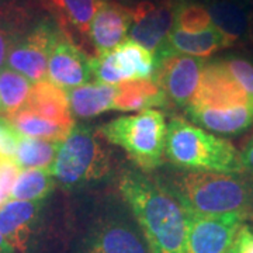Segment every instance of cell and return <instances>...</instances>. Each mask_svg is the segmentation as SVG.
Returning <instances> with one entry per match:
<instances>
[{"label":"cell","instance_id":"obj_1","mask_svg":"<svg viewBox=\"0 0 253 253\" xmlns=\"http://www.w3.org/2000/svg\"><path fill=\"white\" fill-rule=\"evenodd\" d=\"M120 191L132 208L151 253H184L191 212L173 190L138 173H126Z\"/></svg>","mask_w":253,"mask_h":253},{"label":"cell","instance_id":"obj_2","mask_svg":"<svg viewBox=\"0 0 253 253\" xmlns=\"http://www.w3.org/2000/svg\"><path fill=\"white\" fill-rule=\"evenodd\" d=\"M165 154L172 163L194 172H245L241 152L234 145L186 118L174 117L168 124Z\"/></svg>","mask_w":253,"mask_h":253},{"label":"cell","instance_id":"obj_3","mask_svg":"<svg viewBox=\"0 0 253 253\" xmlns=\"http://www.w3.org/2000/svg\"><path fill=\"white\" fill-rule=\"evenodd\" d=\"M194 215L238 214L246 218L253 208V186L235 174L189 172L173 190Z\"/></svg>","mask_w":253,"mask_h":253},{"label":"cell","instance_id":"obj_4","mask_svg":"<svg viewBox=\"0 0 253 253\" xmlns=\"http://www.w3.org/2000/svg\"><path fill=\"white\" fill-rule=\"evenodd\" d=\"M166 131L165 116L159 110L151 109L111 120L100 126L99 134L124 149L136 166L152 170L163 162Z\"/></svg>","mask_w":253,"mask_h":253},{"label":"cell","instance_id":"obj_5","mask_svg":"<svg viewBox=\"0 0 253 253\" xmlns=\"http://www.w3.org/2000/svg\"><path fill=\"white\" fill-rule=\"evenodd\" d=\"M49 170L63 186L75 187L103 177L109 170V158L91 128L73 126L58 145Z\"/></svg>","mask_w":253,"mask_h":253},{"label":"cell","instance_id":"obj_6","mask_svg":"<svg viewBox=\"0 0 253 253\" xmlns=\"http://www.w3.org/2000/svg\"><path fill=\"white\" fill-rule=\"evenodd\" d=\"M154 56L156 61L155 82L161 86L166 99L186 109L197 93L206 62L203 58L176 52Z\"/></svg>","mask_w":253,"mask_h":253},{"label":"cell","instance_id":"obj_7","mask_svg":"<svg viewBox=\"0 0 253 253\" xmlns=\"http://www.w3.org/2000/svg\"><path fill=\"white\" fill-rule=\"evenodd\" d=\"M59 33V26L45 20L20 37L7 55L10 69L21 73L33 83L46 79L48 59Z\"/></svg>","mask_w":253,"mask_h":253},{"label":"cell","instance_id":"obj_8","mask_svg":"<svg viewBox=\"0 0 253 253\" xmlns=\"http://www.w3.org/2000/svg\"><path fill=\"white\" fill-rule=\"evenodd\" d=\"M177 3L176 0H144L129 7V40L155 54L174 27Z\"/></svg>","mask_w":253,"mask_h":253},{"label":"cell","instance_id":"obj_9","mask_svg":"<svg viewBox=\"0 0 253 253\" xmlns=\"http://www.w3.org/2000/svg\"><path fill=\"white\" fill-rule=\"evenodd\" d=\"M248 104L253 106L246 91L229 73L222 61L215 59L206 62L197 93L189 106L207 109H232Z\"/></svg>","mask_w":253,"mask_h":253},{"label":"cell","instance_id":"obj_10","mask_svg":"<svg viewBox=\"0 0 253 253\" xmlns=\"http://www.w3.org/2000/svg\"><path fill=\"white\" fill-rule=\"evenodd\" d=\"M245 217L238 214L190 217L184 253H224L234 244Z\"/></svg>","mask_w":253,"mask_h":253},{"label":"cell","instance_id":"obj_11","mask_svg":"<svg viewBox=\"0 0 253 253\" xmlns=\"http://www.w3.org/2000/svg\"><path fill=\"white\" fill-rule=\"evenodd\" d=\"M90 78V58L61 30L48 59L46 79L63 90H71Z\"/></svg>","mask_w":253,"mask_h":253},{"label":"cell","instance_id":"obj_12","mask_svg":"<svg viewBox=\"0 0 253 253\" xmlns=\"http://www.w3.org/2000/svg\"><path fill=\"white\" fill-rule=\"evenodd\" d=\"M129 23V7L114 1L100 0L87 33V38L90 40L97 55L113 51L126 40Z\"/></svg>","mask_w":253,"mask_h":253},{"label":"cell","instance_id":"obj_13","mask_svg":"<svg viewBox=\"0 0 253 253\" xmlns=\"http://www.w3.org/2000/svg\"><path fill=\"white\" fill-rule=\"evenodd\" d=\"M40 201L10 200L0 207V235L11 252L26 253L38 215Z\"/></svg>","mask_w":253,"mask_h":253},{"label":"cell","instance_id":"obj_14","mask_svg":"<svg viewBox=\"0 0 253 253\" xmlns=\"http://www.w3.org/2000/svg\"><path fill=\"white\" fill-rule=\"evenodd\" d=\"M186 114L191 123L222 135H238L253 126V106H239L232 109L186 107Z\"/></svg>","mask_w":253,"mask_h":253},{"label":"cell","instance_id":"obj_15","mask_svg":"<svg viewBox=\"0 0 253 253\" xmlns=\"http://www.w3.org/2000/svg\"><path fill=\"white\" fill-rule=\"evenodd\" d=\"M26 106L45 120L69 128L73 126V116L66 90L58 87L48 79L33 83Z\"/></svg>","mask_w":253,"mask_h":253},{"label":"cell","instance_id":"obj_16","mask_svg":"<svg viewBox=\"0 0 253 253\" xmlns=\"http://www.w3.org/2000/svg\"><path fill=\"white\" fill-rule=\"evenodd\" d=\"M118 86L106 83H84L75 89L66 90L72 116L91 118L113 110L117 97Z\"/></svg>","mask_w":253,"mask_h":253},{"label":"cell","instance_id":"obj_17","mask_svg":"<svg viewBox=\"0 0 253 253\" xmlns=\"http://www.w3.org/2000/svg\"><path fill=\"white\" fill-rule=\"evenodd\" d=\"M51 11L58 26L73 41V36L87 37L91 17L100 0H40Z\"/></svg>","mask_w":253,"mask_h":253},{"label":"cell","instance_id":"obj_18","mask_svg":"<svg viewBox=\"0 0 253 253\" xmlns=\"http://www.w3.org/2000/svg\"><path fill=\"white\" fill-rule=\"evenodd\" d=\"M165 45L176 54L207 58L210 55L231 46V44L219 30L211 26L200 33H186L173 28L168 36Z\"/></svg>","mask_w":253,"mask_h":253},{"label":"cell","instance_id":"obj_19","mask_svg":"<svg viewBox=\"0 0 253 253\" xmlns=\"http://www.w3.org/2000/svg\"><path fill=\"white\" fill-rule=\"evenodd\" d=\"M114 62L123 82L154 81L156 73V61L154 54L146 48L126 38L113 51Z\"/></svg>","mask_w":253,"mask_h":253},{"label":"cell","instance_id":"obj_20","mask_svg":"<svg viewBox=\"0 0 253 253\" xmlns=\"http://www.w3.org/2000/svg\"><path fill=\"white\" fill-rule=\"evenodd\" d=\"M207 10L211 16L212 26L225 36L231 46L238 41L245 40V37L249 34V14L244 4H241L239 1L211 0Z\"/></svg>","mask_w":253,"mask_h":253},{"label":"cell","instance_id":"obj_21","mask_svg":"<svg viewBox=\"0 0 253 253\" xmlns=\"http://www.w3.org/2000/svg\"><path fill=\"white\" fill-rule=\"evenodd\" d=\"M118 86L113 110L144 111L166 104V96L161 86L154 81H126Z\"/></svg>","mask_w":253,"mask_h":253},{"label":"cell","instance_id":"obj_22","mask_svg":"<svg viewBox=\"0 0 253 253\" xmlns=\"http://www.w3.org/2000/svg\"><path fill=\"white\" fill-rule=\"evenodd\" d=\"M3 121H6L20 135L54 141V142H61L72 129L69 126H61V124H56V123L42 118L41 116L36 114L33 110L28 109L27 106L21 107L14 113L4 114Z\"/></svg>","mask_w":253,"mask_h":253},{"label":"cell","instance_id":"obj_23","mask_svg":"<svg viewBox=\"0 0 253 253\" xmlns=\"http://www.w3.org/2000/svg\"><path fill=\"white\" fill-rule=\"evenodd\" d=\"M89 253H151L139 236L124 225L103 228L91 241Z\"/></svg>","mask_w":253,"mask_h":253},{"label":"cell","instance_id":"obj_24","mask_svg":"<svg viewBox=\"0 0 253 253\" xmlns=\"http://www.w3.org/2000/svg\"><path fill=\"white\" fill-rule=\"evenodd\" d=\"M59 142L18 134L14 162L23 169H51Z\"/></svg>","mask_w":253,"mask_h":253},{"label":"cell","instance_id":"obj_25","mask_svg":"<svg viewBox=\"0 0 253 253\" xmlns=\"http://www.w3.org/2000/svg\"><path fill=\"white\" fill-rule=\"evenodd\" d=\"M54 189V176L49 169H26L20 172L10 199L18 201H41Z\"/></svg>","mask_w":253,"mask_h":253},{"label":"cell","instance_id":"obj_26","mask_svg":"<svg viewBox=\"0 0 253 253\" xmlns=\"http://www.w3.org/2000/svg\"><path fill=\"white\" fill-rule=\"evenodd\" d=\"M31 89H33V82L28 81L21 73L13 69L0 71L1 111H4V114H10L24 107Z\"/></svg>","mask_w":253,"mask_h":253},{"label":"cell","instance_id":"obj_27","mask_svg":"<svg viewBox=\"0 0 253 253\" xmlns=\"http://www.w3.org/2000/svg\"><path fill=\"white\" fill-rule=\"evenodd\" d=\"M27 14L20 7L0 9V66L16 44L26 26Z\"/></svg>","mask_w":253,"mask_h":253},{"label":"cell","instance_id":"obj_28","mask_svg":"<svg viewBox=\"0 0 253 253\" xmlns=\"http://www.w3.org/2000/svg\"><path fill=\"white\" fill-rule=\"evenodd\" d=\"M212 26L206 6L193 1H179L174 14V27L186 33H200Z\"/></svg>","mask_w":253,"mask_h":253},{"label":"cell","instance_id":"obj_29","mask_svg":"<svg viewBox=\"0 0 253 253\" xmlns=\"http://www.w3.org/2000/svg\"><path fill=\"white\" fill-rule=\"evenodd\" d=\"M229 73L235 78L238 83L246 91L253 103V62L248 58L239 55H231L221 59Z\"/></svg>","mask_w":253,"mask_h":253},{"label":"cell","instance_id":"obj_30","mask_svg":"<svg viewBox=\"0 0 253 253\" xmlns=\"http://www.w3.org/2000/svg\"><path fill=\"white\" fill-rule=\"evenodd\" d=\"M241 158H242L245 172H249L251 174H253V135L245 144L244 149L241 152Z\"/></svg>","mask_w":253,"mask_h":253},{"label":"cell","instance_id":"obj_31","mask_svg":"<svg viewBox=\"0 0 253 253\" xmlns=\"http://www.w3.org/2000/svg\"><path fill=\"white\" fill-rule=\"evenodd\" d=\"M239 238H241V253H253V234L248 226H242Z\"/></svg>","mask_w":253,"mask_h":253},{"label":"cell","instance_id":"obj_32","mask_svg":"<svg viewBox=\"0 0 253 253\" xmlns=\"http://www.w3.org/2000/svg\"><path fill=\"white\" fill-rule=\"evenodd\" d=\"M10 193H11V190L9 187H6L4 186V183L0 180V207L4 204V203H7L10 199Z\"/></svg>","mask_w":253,"mask_h":253},{"label":"cell","instance_id":"obj_33","mask_svg":"<svg viewBox=\"0 0 253 253\" xmlns=\"http://www.w3.org/2000/svg\"><path fill=\"white\" fill-rule=\"evenodd\" d=\"M241 229H242V228H241ZM239 232H241V231H239ZM224 253H241V238H239V234H238L236 239L234 241V244L231 245Z\"/></svg>","mask_w":253,"mask_h":253},{"label":"cell","instance_id":"obj_34","mask_svg":"<svg viewBox=\"0 0 253 253\" xmlns=\"http://www.w3.org/2000/svg\"><path fill=\"white\" fill-rule=\"evenodd\" d=\"M9 252H11V249L7 246V244L4 242V239H3L1 235H0V253H9Z\"/></svg>","mask_w":253,"mask_h":253},{"label":"cell","instance_id":"obj_35","mask_svg":"<svg viewBox=\"0 0 253 253\" xmlns=\"http://www.w3.org/2000/svg\"><path fill=\"white\" fill-rule=\"evenodd\" d=\"M110 1H114V3H120V1H126V0H110Z\"/></svg>","mask_w":253,"mask_h":253},{"label":"cell","instance_id":"obj_36","mask_svg":"<svg viewBox=\"0 0 253 253\" xmlns=\"http://www.w3.org/2000/svg\"><path fill=\"white\" fill-rule=\"evenodd\" d=\"M4 126V121H0V131H1V128Z\"/></svg>","mask_w":253,"mask_h":253},{"label":"cell","instance_id":"obj_37","mask_svg":"<svg viewBox=\"0 0 253 253\" xmlns=\"http://www.w3.org/2000/svg\"><path fill=\"white\" fill-rule=\"evenodd\" d=\"M0 111H1V103H0Z\"/></svg>","mask_w":253,"mask_h":253}]
</instances>
